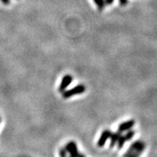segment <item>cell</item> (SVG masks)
I'll list each match as a JSON object with an SVG mask.
<instances>
[{
  "mask_svg": "<svg viewBox=\"0 0 157 157\" xmlns=\"http://www.w3.org/2000/svg\"><path fill=\"white\" fill-rule=\"evenodd\" d=\"M119 3L121 6H126L128 3V0H119Z\"/></svg>",
  "mask_w": 157,
  "mask_h": 157,
  "instance_id": "13",
  "label": "cell"
},
{
  "mask_svg": "<svg viewBox=\"0 0 157 157\" xmlns=\"http://www.w3.org/2000/svg\"><path fill=\"white\" fill-rule=\"evenodd\" d=\"M121 132H120L119 131L116 132L112 133L111 136H110V140H111V142H110V147H113L114 146H116L117 144V142L120 139V136H121Z\"/></svg>",
  "mask_w": 157,
  "mask_h": 157,
  "instance_id": "7",
  "label": "cell"
},
{
  "mask_svg": "<svg viewBox=\"0 0 157 157\" xmlns=\"http://www.w3.org/2000/svg\"><path fill=\"white\" fill-rule=\"evenodd\" d=\"M67 157H71V156H67Z\"/></svg>",
  "mask_w": 157,
  "mask_h": 157,
  "instance_id": "18",
  "label": "cell"
},
{
  "mask_svg": "<svg viewBox=\"0 0 157 157\" xmlns=\"http://www.w3.org/2000/svg\"><path fill=\"white\" fill-rule=\"evenodd\" d=\"M77 157H85V155H83V153H78V155Z\"/></svg>",
  "mask_w": 157,
  "mask_h": 157,
  "instance_id": "16",
  "label": "cell"
},
{
  "mask_svg": "<svg viewBox=\"0 0 157 157\" xmlns=\"http://www.w3.org/2000/svg\"><path fill=\"white\" fill-rule=\"evenodd\" d=\"M67 151L65 147H62L59 149V157H67Z\"/></svg>",
  "mask_w": 157,
  "mask_h": 157,
  "instance_id": "12",
  "label": "cell"
},
{
  "mask_svg": "<svg viewBox=\"0 0 157 157\" xmlns=\"http://www.w3.org/2000/svg\"><path fill=\"white\" fill-rule=\"evenodd\" d=\"M0 1L4 5H9L10 3V0H0Z\"/></svg>",
  "mask_w": 157,
  "mask_h": 157,
  "instance_id": "15",
  "label": "cell"
},
{
  "mask_svg": "<svg viewBox=\"0 0 157 157\" xmlns=\"http://www.w3.org/2000/svg\"><path fill=\"white\" fill-rule=\"evenodd\" d=\"M73 81V76L71 75L67 74L65 75L61 79V82H60V84L59 86V91L60 93H63L65 90H67V88L70 86V84L72 83Z\"/></svg>",
  "mask_w": 157,
  "mask_h": 157,
  "instance_id": "3",
  "label": "cell"
},
{
  "mask_svg": "<svg viewBox=\"0 0 157 157\" xmlns=\"http://www.w3.org/2000/svg\"><path fill=\"white\" fill-rule=\"evenodd\" d=\"M115 0H104V3H105V6H110L112 5L114 2Z\"/></svg>",
  "mask_w": 157,
  "mask_h": 157,
  "instance_id": "14",
  "label": "cell"
},
{
  "mask_svg": "<svg viewBox=\"0 0 157 157\" xmlns=\"http://www.w3.org/2000/svg\"><path fill=\"white\" fill-rule=\"evenodd\" d=\"M95 4L96 5L97 8L99 10H103L105 7V3H104V0H93Z\"/></svg>",
  "mask_w": 157,
  "mask_h": 157,
  "instance_id": "9",
  "label": "cell"
},
{
  "mask_svg": "<svg viewBox=\"0 0 157 157\" xmlns=\"http://www.w3.org/2000/svg\"><path fill=\"white\" fill-rule=\"evenodd\" d=\"M145 147H142V148L137 149L136 151H135L134 152L130 155V157H140L141 154L143 153V151H144Z\"/></svg>",
  "mask_w": 157,
  "mask_h": 157,
  "instance_id": "11",
  "label": "cell"
},
{
  "mask_svg": "<svg viewBox=\"0 0 157 157\" xmlns=\"http://www.w3.org/2000/svg\"><path fill=\"white\" fill-rule=\"evenodd\" d=\"M86 91V87L83 84H78L76 86L73 87L72 88L68 89V90H65L62 93V96L63 99H70L72 96L77 95H81V94L84 93Z\"/></svg>",
  "mask_w": 157,
  "mask_h": 157,
  "instance_id": "1",
  "label": "cell"
},
{
  "mask_svg": "<svg viewBox=\"0 0 157 157\" xmlns=\"http://www.w3.org/2000/svg\"><path fill=\"white\" fill-rule=\"evenodd\" d=\"M135 124H136V121L134 120H127V121H124V122L119 124L118 131L121 133L124 132H127L128 130H131L135 126Z\"/></svg>",
  "mask_w": 157,
  "mask_h": 157,
  "instance_id": "6",
  "label": "cell"
},
{
  "mask_svg": "<svg viewBox=\"0 0 157 157\" xmlns=\"http://www.w3.org/2000/svg\"><path fill=\"white\" fill-rule=\"evenodd\" d=\"M0 123H1V118H0Z\"/></svg>",
  "mask_w": 157,
  "mask_h": 157,
  "instance_id": "17",
  "label": "cell"
},
{
  "mask_svg": "<svg viewBox=\"0 0 157 157\" xmlns=\"http://www.w3.org/2000/svg\"><path fill=\"white\" fill-rule=\"evenodd\" d=\"M135 133H136L135 132V131L131 129V130L127 131L126 133H125L124 135H123V136H124V139L126 140V141H129L131 140H132L133 137H134L135 136Z\"/></svg>",
  "mask_w": 157,
  "mask_h": 157,
  "instance_id": "8",
  "label": "cell"
},
{
  "mask_svg": "<svg viewBox=\"0 0 157 157\" xmlns=\"http://www.w3.org/2000/svg\"><path fill=\"white\" fill-rule=\"evenodd\" d=\"M142 147H146V144L142 140H136L130 145L129 148L128 149V151L124 153V155L123 157H130V155L134 152L135 151H136L137 149L142 148Z\"/></svg>",
  "mask_w": 157,
  "mask_h": 157,
  "instance_id": "2",
  "label": "cell"
},
{
  "mask_svg": "<svg viewBox=\"0 0 157 157\" xmlns=\"http://www.w3.org/2000/svg\"><path fill=\"white\" fill-rule=\"evenodd\" d=\"M65 149L67 150V153H69L71 157H77L78 155V147H77L76 143L75 141H70L66 144Z\"/></svg>",
  "mask_w": 157,
  "mask_h": 157,
  "instance_id": "4",
  "label": "cell"
},
{
  "mask_svg": "<svg viewBox=\"0 0 157 157\" xmlns=\"http://www.w3.org/2000/svg\"><path fill=\"white\" fill-rule=\"evenodd\" d=\"M112 133V131L109 130V129H105V130H103V132H102L101 135H100V136H99V140H98V147H103V146L105 145L107 140H108V139H110V136H111Z\"/></svg>",
  "mask_w": 157,
  "mask_h": 157,
  "instance_id": "5",
  "label": "cell"
},
{
  "mask_svg": "<svg viewBox=\"0 0 157 157\" xmlns=\"http://www.w3.org/2000/svg\"><path fill=\"white\" fill-rule=\"evenodd\" d=\"M126 140L124 139V136L123 135H121L120 137V139H119V140H118L117 142V146H118V149L120 150V149L122 148L123 147H124V145L125 144V143H126Z\"/></svg>",
  "mask_w": 157,
  "mask_h": 157,
  "instance_id": "10",
  "label": "cell"
}]
</instances>
